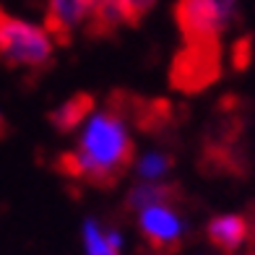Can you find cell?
I'll list each match as a JSON object with an SVG mask.
<instances>
[{
	"mask_svg": "<svg viewBox=\"0 0 255 255\" xmlns=\"http://www.w3.org/2000/svg\"><path fill=\"white\" fill-rule=\"evenodd\" d=\"M91 16V0H47V31L55 39H65L73 29Z\"/></svg>",
	"mask_w": 255,
	"mask_h": 255,
	"instance_id": "cell-6",
	"label": "cell"
},
{
	"mask_svg": "<svg viewBox=\"0 0 255 255\" xmlns=\"http://www.w3.org/2000/svg\"><path fill=\"white\" fill-rule=\"evenodd\" d=\"M216 76V44H188L175 65V78L182 86H203Z\"/></svg>",
	"mask_w": 255,
	"mask_h": 255,
	"instance_id": "cell-5",
	"label": "cell"
},
{
	"mask_svg": "<svg viewBox=\"0 0 255 255\" xmlns=\"http://www.w3.org/2000/svg\"><path fill=\"white\" fill-rule=\"evenodd\" d=\"M0 125H3V118H0Z\"/></svg>",
	"mask_w": 255,
	"mask_h": 255,
	"instance_id": "cell-14",
	"label": "cell"
},
{
	"mask_svg": "<svg viewBox=\"0 0 255 255\" xmlns=\"http://www.w3.org/2000/svg\"><path fill=\"white\" fill-rule=\"evenodd\" d=\"M89 24L94 31H112L123 24H133V21L120 0H91Z\"/></svg>",
	"mask_w": 255,
	"mask_h": 255,
	"instance_id": "cell-9",
	"label": "cell"
},
{
	"mask_svg": "<svg viewBox=\"0 0 255 255\" xmlns=\"http://www.w3.org/2000/svg\"><path fill=\"white\" fill-rule=\"evenodd\" d=\"M169 169H172V159L159 148L143 151L135 159V175L141 182H164Z\"/></svg>",
	"mask_w": 255,
	"mask_h": 255,
	"instance_id": "cell-10",
	"label": "cell"
},
{
	"mask_svg": "<svg viewBox=\"0 0 255 255\" xmlns=\"http://www.w3.org/2000/svg\"><path fill=\"white\" fill-rule=\"evenodd\" d=\"M138 227H141L143 237L156 248H175L185 235V219L172 206V201L138 211Z\"/></svg>",
	"mask_w": 255,
	"mask_h": 255,
	"instance_id": "cell-4",
	"label": "cell"
},
{
	"mask_svg": "<svg viewBox=\"0 0 255 255\" xmlns=\"http://www.w3.org/2000/svg\"><path fill=\"white\" fill-rule=\"evenodd\" d=\"M172 198V190L167 188L164 182H138L135 188L130 190V206L133 211H143L148 206H159V203H167Z\"/></svg>",
	"mask_w": 255,
	"mask_h": 255,
	"instance_id": "cell-12",
	"label": "cell"
},
{
	"mask_svg": "<svg viewBox=\"0 0 255 255\" xmlns=\"http://www.w3.org/2000/svg\"><path fill=\"white\" fill-rule=\"evenodd\" d=\"M130 154L133 138L125 118L115 110H94L78 128L76 146L65 156V167L89 182H110L130 161Z\"/></svg>",
	"mask_w": 255,
	"mask_h": 255,
	"instance_id": "cell-1",
	"label": "cell"
},
{
	"mask_svg": "<svg viewBox=\"0 0 255 255\" xmlns=\"http://www.w3.org/2000/svg\"><path fill=\"white\" fill-rule=\"evenodd\" d=\"M248 235H250L248 222L237 214H222V216L211 219V224H208V237H211V242L227 253L240 250L248 242Z\"/></svg>",
	"mask_w": 255,
	"mask_h": 255,
	"instance_id": "cell-8",
	"label": "cell"
},
{
	"mask_svg": "<svg viewBox=\"0 0 255 255\" xmlns=\"http://www.w3.org/2000/svg\"><path fill=\"white\" fill-rule=\"evenodd\" d=\"M55 37L47 26L0 13V57L16 68H44L52 57Z\"/></svg>",
	"mask_w": 255,
	"mask_h": 255,
	"instance_id": "cell-2",
	"label": "cell"
},
{
	"mask_svg": "<svg viewBox=\"0 0 255 255\" xmlns=\"http://www.w3.org/2000/svg\"><path fill=\"white\" fill-rule=\"evenodd\" d=\"M89 112H91V102L86 97H73L55 110L52 120L60 130H78L84 125V120L89 118Z\"/></svg>",
	"mask_w": 255,
	"mask_h": 255,
	"instance_id": "cell-11",
	"label": "cell"
},
{
	"mask_svg": "<svg viewBox=\"0 0 255 255\" xmlns=\"http://www.w3.org/2000/svg\"><path fill=\"white\" fill-rule=\"evenodd\" d=\"M237 16V0H180L177 24L188 44H216L232 18Z\"/></svg>",
	"mask_w": 255,
	"mask_h": 255,
	"instance_id": "cell-3",
	"label": "cell"
},
{
	"mask_svg": "<svg viewBox=\"0 0 255 255\" xmlns=\"http://www.w3.org/2000/svg\"><path fill=\"white\" fill-rule=\"evenodd\" d=\"M84 255H123V235L97 219H86L81 227Z\"/></svg>",
	"mask_w": 255,
	"mask_h": 255,
	"instance_id": "cell-7",
	"label": "cell"
},
{
	"mask_svg": "<svg viewBox=\"0 0 255 255\" xmlns=\"http://www.w3.org/2000/svg\"><path fill=\"white\" fill-rule=\"evenodd\" d=\"M120 3L125 5L128 16H130V21H138L141 16H146L148 10L154 8V3H156V0H120Z\"/></svg>",
	"mask_w": 255,
	"mask_h": 255,
	"instance_id": "cell-13",
	"label": "cell"
}]
</instances>
